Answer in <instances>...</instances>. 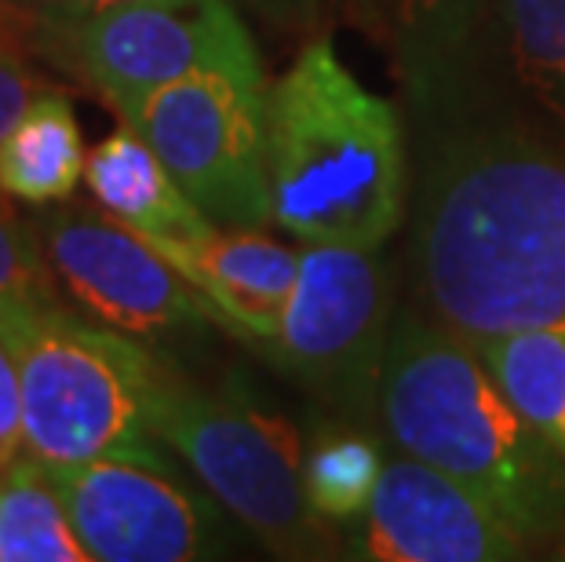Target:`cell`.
Here are the masks:
<instances>
[{
    "instance_id": "obj_1",
    "label": "cell",
    "mask_w": 565,
    "mask_h": 562,
    "mask_svg": "<svg viewBox=\"0 0 565 562\" xmlns=\"http://www.w3.org/2000/svg\"><path fill=\"white\" fill-rule=\"evenodd\" d=\"M416 263L430 307L471 343L565 340V153L519 136L456 147L424 190Z\"/></svg>"
},
{
    "instance_id": "obj_2",
    "label": "cell",
    "mask_w": 565,
    "mask_h": 562,
    "mask_svg": "<svg viewBox=\"0 0 565 562\" xmlns=\"http://www.w3.org/2000/svg\"><path fill=\"white\" fill-rule=\"evenodd\" d=\"M380 416L402 453L475 489L525 541L565 530V460L445 321H394Z\"/></svg>"
},
{
    "instance_id": "obj_3",
    "label": "cell",
    "mask_w": 565,
    "mask_h": 562,
    "mask_svg": "<svg viewBox=\"0 0 565 562\" xmlns=\"http://www.w3.org/2000/svg\"><path fill=\"white\" fill-rule=\"evenodd\" d=\"M270 223L299 245L380 248L405 212V142L394 106L329 41L307 44L267 85Z\"/></svg>"
},
{
    "instance_id": "obj_4",
    "label": "cell",
    "mask_w": 565,
    "mask_h": 562,
    "mask_svg": "<svg viewBox=\"0 0 565 562\" xmlns=\"http://www.w3.org/2000/svg\"><path fill=\"white\" fill-rule=\"evenodd\" d=\"M0 332L19 358L22 453L41 464H164L168 446L150 427L161 365L147 347L55 304L4 307Z\"/></svg>"
},
{
    "instance_id": "obj_5",
    "label": "cell",
    "mask_w": 565,
    "mask_h": 562,
    "mask_svg": "<svg viewBox=\"0 0 565 562\" xmlns=\"http://www.w3.org/2000/svg\"><path fill=\"white\" fill-rule=\"evenodd\" d=\"M150 427L274 555H324L329 530L303 486V438L285 416L242 394L201 391L161 369Z\"/></svg>"
},
{
    "instance_id": "obj_6",
    "label": "cell",
    "mask_w": 565,
    "mask_h": 562,
    "mask_svg": "<svg viewBox=\"0 0 565 562\" xmlns=\"http://www.w3.org/2000/svg\"><path fill=\"white\" fill-rule=\"evenodd\" d=\"M215 226H267V81L263 70H201L121 110Z\"/></svg>"
},
{
    "instance_id": "obj_7",
    "label": "cell",
    "mask_w": 565,
    "mask_h": 562,
    "mask_svg": "<svg viewBox=\"0 0 565 562\" xmlns=\"http://www.w3.org/2000/svg\"><path fill=\"white\" fill-rule=\"evenodd\" d=\"M391 274L380 248L303 245L270 358L347 421L380 413L391 347Z\"/></svg>"
},
{
    "instance_id": "obj_8",
    "label": "cell",
    "mask_w": 565,
    "mask_h": 562,
    "mask_svg": "<svg viewBox=\"0 0 565 562\" xmlns=\"http://www.w3.org/2000/svg\"><path fill=\"white\" fill-rule=\"evenodd\" d=\"M117 114L201 70H263L234 0H128L70 22L44 41Z\"/></svg>"
},
{
    "instance_id": "obj_9",
    "label": "cell",
    "mask_w": 565,
    "mask_h": 562,
    "mask_svg": "<svg viewBox=\"0 0 565 562\" xmlns=\"http://www.w3.org/2000/svg\"><path fill=\"white\" fill-rule=\"evenodd\" d=\"M70 522L95 562H194L223 555L220 508L172 475L168 464L84 460L44 464Z\"/></svg>"
},
{
    "instance_id": "obj_10",
    "label": "cell",
    "mask_w": 565,
    "mask_h": 562,
    "mask_svg": "<svg viewBox=\"0 0 565 562\" xmlns=\"http://www.w3.org/2000/svg\"><path fill=\"white\" fill-rule=\"evenodd\" d=\"M44 256L63 289L95 321L128 337H164L220 321L198 293L147 237L114 216L58 212L44 223Z\"/></svg>"
},
{
    "instance_id": "obj_11",
    "label": "cell",
    "mask_w": 565,
    "mask_h": 562,
    "mask_svg": "<svg viewBox=\"0 0 565 562\" xmlns=\"http://www.w3.org/2000/svg\"><path fill=\"white\" fill-rule=\"evenodd\" d=\"M525 537L497 508L416 457L387 460L351 548L372 562H503Z\"/></svg>"
},
{
    "instance_id": "obj_12",
    "label": "cell",
    "mask_w": 565,
    "mask_h": 562,
    "mask_svg": "<svg viewBox=\"0 0 565 562\" xmlns=\"http://www.w3.org/2000/svg\"><path fill=\"white\" fill-rule=\"evenodd\" d=\"M158 253L220 310V326L256 343H267L278 332L296 285L299 248L252 226H212L194 242L161 245Z\"/></svg>"
},
{
    "instance_id": "obj_13",
    "label": "cell",
    "mask_w": 565,
    "mask_h": 562,
    "mask_svg": "<svg viewBox=\"0 0 565 562\" xmlns=\"http://www.w3.org/2000/svg\"><path fill=\"white\" fill-rule=\"evenodd\" d=\"M84 183L106 216L147 237L153 248L194 242L215 226L175 183L158 150L128 121L88 153Z\"/></svg>"
},
{
    "instance_id": "obj_14",
    "label": "cell",
    "mask_w": 565,
    "mask_h": 562,
    "mask_svg": "<svg viewBox=\"0 0 565 562\" xmlns=\"http://www.w3.org/2000/svg\"><path fill=\"white\" fill-rule=\"evenodd\" d=\"M84 165L88 153L74 106L58 92H38L0 139V194L26 205H58L74 198Z\"/></svg>"
},
{
    "instance_id": "obj_15",
    "label": "cell",
    "mask_w": 565,
    "mask_h": 562,
    "mask_svg": "<svg viewBox=\"0 0 565 562\" xmlns=\"http://www.w3.org/2000/svg\"><path fill=\"white\" fill-rule=\"evenodd\" d=\"M0 562H92L52 475L30 453L0 471Z\"/></svg>"
},
{
    "instance_id": "obj_16",
    "label": "cell",
    "mask_w": 565,
    "mask_h": 562,
    "mask_svg": "<svg viewBox=\"0 0 565 562\" xmlns=\"http://www.w3.org/2000/svg\"><path fill=\"white\" fill-rule=\"evenodd\" d=\"M489 0H354L362 26L413 77H435L471 41Z\"/></svg>"
},
{
    "instance_id": "obj_17",
    "label": "cell",
    "mask_w": 565,
    "mask_h": 562,
    "mask_svg": "<svg viewBox=\"0 0 565 562\" xmlns=\"http://www.w3.org/2000/svg\"><path fill=\"white\" fill-rule=\"evenodd\" d=\"M475 347L511 402L565 460V340L551 332H519Z\"/></svg>"
},
{
    "instance_id": "obj_18",
    "label": "cell",
    "mask_w": 565,
    "mask_h": 562,
    "mask_svg": "<svg viewBox=\"0 0 565 562\" xmlns=\"http://www.w3.org/2000/svg\"><path fill=\"white\" fill-rule=\"evenodd\" d=\"M522 85L565 139V0H503Z\"/></svg>"
},
{
    "instance_id": "obj_19",
    "label": "cell",
    "mask_w": 565,
    "mask_h": 562,
    "mask_svg": "<svg viewBox=\"0 0 565 562\" xmlns=\"http://www.w3.org/2000/svg\"><path fill=\"white\" fill-rule=\"evenodd\" d=\"M383 460L362 435L335 432L318 438L303 457V486L324 522H358L380 483Z\"/></svg>"
},
{
    "instance_id": "obj_20",
    "label": "cell",
    "mask_w": 565,
    "mask_h": 562,
    "mask_svg": "<svg viewBox=\"0 0 565 562\" xmlns=\"http://www.w3.org/2000/svg\"><path fill=\"white\" fill-rule=\"evenodd\" d=\"M52 263L41 256L33 234L0 201V310L22 304H55Z\"/></svg>"
},
{
    "instance_id": "obj_21",
    "label": "cell",
    "mask_w": 565,
    "mask_h": 562,
    "mask_svg": "<svg viewBox=\"0 0 565 562\" xmlns=\"http://www.w3.org/2000/svg\"><path fill=\"white\" fill-rule=\"evenodd\" d=\"M22 453V384L19 358L0 332V471Z\"/></svg>"
},
{
    "instance_id": "obj_22",
    "label": "cell",
    "mask_w": 565,
    "mask_h": 562,
    "mask_svg": "<svg viewBox=\"0 0 565 562\" xmlns=\"http://www.w3.org/2000/svg\"><path fill=\"white\" fill-rule=\"evenodd\" d=\"M33 95H38V88H33L26 59H22V44L0 33V139L33 103Z\"/></svg>"
},
{
    "instance_id": "obj_23",
    "label": "cell",
    "mask_w": 565,
    "mask_h": 562,
    "mask_svg": "<svg viewBox=\"0 0 565 562\" xmlns=\"http://www.w3.org/2000/svg\"><path fill=\"white\" fill-rule=\"evenodd\" d=\"M22 4H26L30 19L38 22V41L33 44H41V47L52 33H58L84 15V0H22Z\"/></svg>"
},
{
    "instance_id": "obj_24",
    "label": "cell",
    "mask_w": 565,
    "mask_h": 562,
    "mask_svg": "<svg viewBox=\"0 0 565 562\" xmlns=\"http://www.w3.org/2000/svg\"><path fill=\"white\" fill-rule=\"evenodd\" d=\"M0 33L15 38L19 44L38 41V22L30 19V11L22 0H0Z\"/></svg>"
},
{
    "instance_id": "obj_25",
    "label": "cell",
    "mask_w": 565,
    "mask_h": 562,
    "mask_svg": "<svg viewBox=\"0 0 565 562\" xmlns=\"http://www.w3.org/2000/svg\"><path fill=\"white\" fill-rule=\"evenodd\" d=\"M114 4H128V0H84V15H88V11H99V8H114Z\"/></svg>"
}]
</instances>
